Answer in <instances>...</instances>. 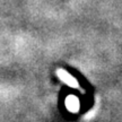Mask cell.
I'll return each instance as SVG.
<instances>
[{"instance_id": "6da1fadb", "label": "cell", "mask_w": 122, "mask_h": 122, "mask_svg": "<svg viewBox=\"0 0 122 122\" xmlns=\"http://www.w3.org/2000/svg\"><path fill=\"white\" fill-rule=\"evenodd\" d=\"M57 74H58V76L60 77L61 80L65 81L67 85H69L71 87H78V81L70 74H68L67 71H65V70H62V69H59L57 71Z\"/></svg>"}, {"instance_id": "7a4b0ae2", "label": "cell", "mask_w": 122, "mask_h": 122, "mask_svg": "<svg viewBox=\"0 0 122 122\" xmlns=\"http://www.w3.org/2000/svg\"><path fill=\"white\" fill-rule=\"evenodd\" d=\"M66 105H67V109L69 110L70 112H78L79 101L76 96H74V95L68 96L67 101H66Z\"/></svg>"}]
</instances>
